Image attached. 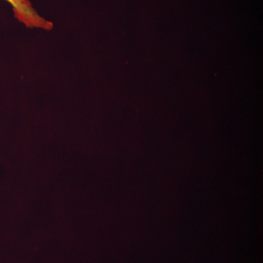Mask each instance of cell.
Listing matches in <instances>:
<instances>
[{
	"instance_id": "cell-1",
	"label": "cell",
	"mask_w": 263,
	"mask_h": 263,
	"mask_svg": "<svg viewBox=\"0 0 263 263\" xmlns=\"http://www.w3.org/2000/svg\"><path fill=\"white\" fill-rule=\"evenodd\" d=\"M12 8L15 17L19 22L30 28H40L50 30L53 24L41 16L32 7L29 0H5Z\"/></svg>"
}]
</instances>
